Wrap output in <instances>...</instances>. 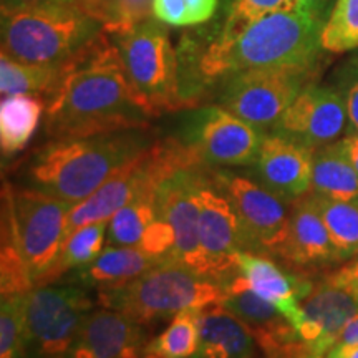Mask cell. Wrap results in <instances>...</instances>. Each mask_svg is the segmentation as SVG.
Here are the masks:
<instances>
[{"mask_svg":"<svg viewBox=\"0 0 358 358\" xmlns=\"http://www.w3.org/2000/svg\"><path fill=\"white\" fill-rule=\"evenodd\" d=\"M324 22L301 10H277L250 24L229 42L186 35L178 47L185 108L201 106L232 75L252 69L319 65Z\"/></svg>","mask_w":358,"mask_h":358,"instance_id":"6da1fadb","label":"cell"},{"mask_svg":"<svg viewBox=\"0 0 358 358\" xmlns=\"http://www.w3.org/2000/svg\"><path fill=\"white\" fill-rule=\"evenodd\" d=\"M43 100V131L50 140L150 128L153 120L105 29L65 62L60 80Z\"/></svg>","mask_w":358,"mask_h":358,"instance_id":"7a4b0ae2","label":"cell"},{"mask_svg":"<svg viewBox=\"0 0 358 358\" xmlns=\"http://www.w3.org/2000/svg\"><path fill=\"white\" fill-rule=\"evenodd\" d=\"M155 141L150 128L50 140L32 155L22 181L75 206L100 189Z\"/></svg>","mask_w":358,"mask_h":358,"instance_id":"3957f363","label":"cell"},{"mask_svg":"<svg viewBox=\"0 0 358 358\" xmlns=\"http://www.w3.org/2000/svg\"><path fill=\"white\" fill-rule=\"evenodd\" d=\"M75 6H2V53L27 65H60L101 32Z\"/></svg>","mask_w":358,"mask_h":358,"instance_id":"277c9868","label":"cell"},{"mask_svg":"<svg viewBox=\"0 0 358 358\" xmlns=\"http://www.w3.org/2000/svg\"><path fill=\"white\" fill-rule=\"evenodd\" d=\"M224 294V285L211 277L182 264L164 262L127 284L98 290V302L146 325L186 308L211 307L222 301Z\"/></svg>","mask_w":358,"mask_h":358,"instance_id":"5b68a950","label":"cell"},{"mask_svg":"<svg viewBox=\"0 0 358 358\" xmlns=\"http://www.w3.org/2000/svg\"><path fill=\"white\" fill-rule=\"evenodd\" d=\"M110 35L118 47L129 83L148 113L156 118L186 110L179 88L178 50L163 22L150 17Z\"/></svg>","mask_w":358,"mask_h":358,"instance_id":"8992f818","label":"cell"},{"mask_svg":"<svg viewBox=\"0 0 358 358\" xmlns=\"http://www.w3.org/2000/svg\"><path fill=\"white\" fill-rule=\"evenodd\" d=\"M71 209L66 201L35 187L3 186L2 224L12 232L35 285L60 256Z\"/></svg>","mask_w":358,"mask_h":358,"instance_id":"52a82bcc","label":"cell"},{"mask_svg":"<svg viewBox=\"0 0 358 358\" xmlns=\"http://www.w3.org/2000/svg\"><path fill=\"white\" fill-rule=\"evenodd\" d=\"M320 69L319 64L241 71L219 85L217 105L267 133L295 98L315 83Z\"/></svg>","mask_w":358,"mask_h":358,"instance_id":"ba28073f","label":"cell"},{"mask_svg":"<svg viewBox=\"0 0 358 358\" xmlns=\"http://www.w3.org/2000/svg\"><path fill=\"white\" fill-rule=\"evenodd\" d=\"M93 310L88 289L75 284L42 285L27 294L25 358H66Z\"/></svg>","mask_w":358,"mask_h":358,"instance_id":"9c48e42d","label":"cell"},{"mask_svg":"<svg viewBox=\"0 0 358 358\" xmlns=\"http://www.w3.org/2000/svg\"><path fill=\"white\" fill-rule=\"evenodd\" d=\"M266 131L221 105L198 106L178 138L209 168H245L256 163Z\"/></svg>","mask_w":358,"mask_h":358,"instance_id":"30bf717a","label":"cell"},{"mask_svg":"<svg viewBox=\"0 0 358 358\" xmlns=\"http://www.w3.org/2000/svg\"><path fill=\"white\" fill-rule=\"evenodd\" d=\"M213 185L231 201L252 252L279 256L289 232V201L267 189L254 176L211 168Z\"/></svg>","mask_w":358,"mask_h":358,"instance_id":"8fae6325","label":"cell"},{"mask_svg":"<svg viewBox=\"0 0 358 358\" xmlns=\"http://www.w3.org/2000/svg\"><path fill=\"white\" fill-rule=\"evenodd\" d=\"M203 163L185 164L168 174L156 187V213L174 231V262L206 275L199 243V189L209 174Z\"/></svg>","mask_w":358,"mask_h":358,"instance_id":"7c38bea8","label":"cell"},{"mask_svg":"<svg viewBox=\"0 0 358 358\" xmlns=\"http://www.w3.org/2000/svg\"><path fill=\"white\" fill-rule=\"evenodd\" d=\"M199 243L206 274L222 285L237 274V252L252 250L231 201L213 185L211 169L199 189Z\"/></svg>","mask_w":358,"mask_h":358,"instance_id":"4fadbf2b","label":"cell"},{"mask_svg":"<svg viewBox=\"0 0 358 358\" xmlns=\"http://www.w3.org/2000/svg\"><path fill=\"white\" fill-rule=\"evenodd\" d=\"M271 131L284 134L313 151L337 141L347 131V110L334 85L312 83L292 101Z\"/></svg>","mask_w":358,"mask_h":358,"instance_id":"5bb4252c","label":"cell"},{"mask_svg":"<svg viewBox=\"0 0 358 358\" xmlns=\"http://www.w3.org/2000/svg\"><path fill=\"white\" fill-rule=\"evenodd\" d=\"M224 289L226 294L219 303L244 322L266 358H312L310 348L294 325L271 302L241 285L234 277L224 284Z\"/></svg>","mask_w":358,"mask_h":358,"instance_id":"9a60e30c","label":"cell"},{"mask_svg":"<svg viewBox=\"0 0 358 358\" xmlns=\"http://www.w3.org/2000/svg\"><path fill=\"white\" fill-rule=\"evenodd\" d=\"M252 174L261 185L289 203L312 187L313 150L279 133H266Z\"/></svg>","mask_w":358,"mask_h":358,"instance_id":"2e32d148","label":"cell"},{"mask_svg":"<svg viewBox=\"0 0 358 358\" xmlns=\"http://www.w3.org/2000/svg\"><path fill=\"white\" fill-rule=\"evenodd\" d=\"M234 279L271 302L295 327L302 317V303L313 290V282L303 274L282 271L266 254L241 250L236 256Z\"/></svg>","mask_w":358,"mask_h":358,"instance_id":"e0dca14e","label":"cell"},{"mask_svg":"<svg viewBox=\"0 0 358 358\" xmlns=\"http://www.w3.org/2000/svg\"><path fill=\"white\" fill-rule=\"evenodd\" d=\"M358 315V299L350 290L325 279L302 302V317L295 327L310 348L312 358H325L345 329Z\"/></svg>","mask_w":358,"mask_h":358,"instance_id":"ac0fdd59","label":"cell"},{"mask_svg":"<svg viewBox=\"0 0 358 358\" xmlns=\"http://www.w3.org/2000/svg\"><path fill=\"white\" fill-rule=\"evenodd\" d=\"M148 342L143 324L113 308H93L66 358H140Z\"/></svg>","mask_w":358,"mask_h":358,"instance_id":"d6986e66","label":"cell"},{"mask_svg":"<svg viewBox=\"0 0 358 358\" xmlns=\"http://www.w3.org/2000/svg\"><path fill=\"white\" fill-rule=\"evenodd\" d=\"M279 257L297 267H322L342 262L310 194L292 203L287 239Z\"/></svg>","mask_w":358,"mask_h":358,"instance_id":"ffe728a7","label":"cell"},{"mask_svg":"<svg viewBox=\"0 0 358 358\" xmlns=\"http://www.w3.org/2000/svg\"><path fill=\"white\" fill-rule=\"evenodd\" d=\"M164 262L166 261L148 254L140 245H108L103 249L96 261L70 272L62 279L64 284L101 290L127 284Z\"/></svg>","mask_w":358,"mask_h":358,"instance_id":"44dd1931","label":"cell"},{"mask_svg":"<svg viewBox=\"0 0 358 358\" xmlns=\"http://www.w3.org/2000/svg\"><path fill=\"white\" fill-rule=\"evenodd\" d=\"M256 338L241 319L221 303L204 308L199 342L191 358H254Z\"/></svg>","mask_w":358,"mask_h":358,"instance_id":"7402d4cb","label":"cell"},{"mask_svg":"<svg viewBox=\"0 0 358 358\" xmlns=\"http://www.w3.org/2000/svg\"><path fill=\"white\" fill-rule=\"evenodd\" d=\"M312 189L332 199H358V171L347 156L342 140L313 151Z\"/></svg>","mask_w":358,"mask_h":358,"instance_id":"603a6c76","label":"cell"},{"mask_svg":"<svg viewBox=\"0 0 358 358\" xmlns=\"http://www.w3.org/2000/svg\"><path fill=\"white\" fill-rule=\"evenodd\" d=\"M45 111V100L35 95L6 96L0 105V148L3 158L20 153L32 140Z\"/></svg>","mask_w":358,"mask_h":358,"instance_id":"cb8c5ba5","label":"cell"},{"mask_svg":"<svg viewBox=\"0 0 358 358\" xmlns=\"http://www.w3.org/2000/svg\"><path fill=\"white\" fill-rule=\"evenodd\" d=\"M106 232H108V221L88 224V226H82L71 232L66 237L55 264L48 268L47 274L37 282L35 287L57 284V280H60L70 272L96 261L106 243Z\"/></svg>","mask_w":358,"mask_h":358,"instance_id":"d4e9b609","label":"cell"},{"mask_svg":"<svg viewBox=\"0 0 358 358\" xmlns=\"http://www.w3.org/2000/svg\"><path fill=\"white\" fill-rule=\"evenodd\" d=\"M340 261L358 256V199L342 201L312 192Z\"/></svg>","mask_w":358,"mask_h":358,"instance_id":"484cf974","label":"cell"},{"mask_svg":"<svg viewBox=\"0 0 358 358\" xmlns=\"http://www.w3.org/2000/svg\"><path fill=\"white\" fill-rule=\"evenodd\" d=\"M65 64V62H64ZM60 65H27L0 57V93L2 96L35 95L45 98L55 88L62 75Z\"/></svg>","mask_w":358,"mask_h":358,"instance_id":"4316f807","label":"cell"},{"mask_svg":"<svg viewBox=\"0 0 358 358\" xmlns=\"http://www.w3.org/2000/svg\"><path fill=\"white\" fill-rule=\"evenodd\" d=\"M204 308H186L176 313L158 337L150 340L145 355L158 358H191L199 342V322Z\"/></svg>","mask_w":358,"mask_h":358,"instance_id":"83f0119b","label":"cell"},{"mask_svg":"<svg viewBox=\"0 0 358 358\" xmlns=\"http://www.w3.org/2000/svg\"><path fill=\"white\" fill-rule=\"evenodd\" d=\"M277 10H295V0H227L216 29L206 30L199 37L211 42H229L261 17Z\"/></svg>","mask_w":358,"mask_h":358,"instance_id":"f1b7e54d","label":"cell"},{"mask_svg":"<svg viewBox=\"0 0 358 358\" xmlns=\"http://www.w3.org/2000/svg\"><path fill=\"white\" fill-rule=\"evenodd\" d=\"M155 191L141 192L124 204L108 221L106 243L110 245H140L143 234L158 217Z\"/></svg>","mask_w":358,"mask_h":358,"instance_id":"f546056e","label":"cell"},{"mask_svg":"<svg viewBox=\"0 0 358 358\" xmlns=\"http://www.w3.org/2000/svg\"><path fill=\"white\" fill-rule=\"evenodd\" d=\"M322 48L330 53H343L358 48V0H337L324 30Z\"/></svg>","mask_w":358,"mask_h":358,"instance_id":"4dcf8cb0","label":"cell"},{"mask_svg":"<svg viewBox=\"0 0 358 358\" xmlns=\"http://www.w3.org/2000/svg\"><path fill=\"white\" fill-rule=\"evenodd\" d=\"M35 289V282L22 256L12 232L2 224V252H0V294L2 297L29 294Z\"/></svg>","mask_w":358,"mask_h":358,"instance_id":"1f68e13d","label":"cell"},{"mask_svg":"<svg viewBox=\"0 0 358 358\" xmlns=\"http://www.w3.org/2000/svg\"><path fill=\"white\" fill-rule=\"evenodd\" d=\"M25 301L27 294L2 297V303H0V358H25Z\"/></svg>","mask_w":358,"mask_h":358,"instance_id":"d6a6232c","label":"cell"},{"mask_svg":"<svg viewBox=\"0 0 358 358\" xmlns=\"http://www.w3.org/2000/svg\"><path fill=\"white\" fill-rule=\"evenodd\" d=\"M151 13H153V0H111L100 24L106 32L115 34L138 22L150 19Z\"/></svg>","mask_w":358,"mask_h":358,"instance_id":"836d02e7","label":"cell"},{"mask_svg":"<svg viewBox=\"0 0 358 358\" xmlns=\"http://www.w3.org/2000/svg\"><path fill=\"white\" fill-rule=\"evenodd\" d=\"M334 87L343 98L347 110V134L358 133V62L353 58L337 73Z\"/></svg>","mask_w":358,"mask_h":358,"instance_id":"e575fe53","label":"cell"},{"mask_svg":"<svg viewBox=\"0 0 358 358\" xmlns=\"http://www.w3.org/2000/svg\"><path fill=\"white\" fill-rule=\"evenodd\" d=\"M174 243H176V237H174L171 226L166 221H163V219L156 217L153 224L143 234L140 248L145 249L151 256L163 259L166 262H174Z\"/></svg>","mask_w":358,"mask_h":358,"instance_id":"d590c367","label":"cell"},{"mask_svg":"<svg viewBox=\"0 0 358 358\" xmlns=\"http://www.w3.org/2000/svg\"><path fill=\"white\" fill-rule=\"evenodd\" d=\"M153 13L158 20L173 27H189L185 0H153Z\"/></svg>","mask_w":358,"mask_h":358,"instance_id":"8d00e7d4","label":"cell"},{"mask_svg":"<svg viewBox=\"0 0 358 358\" xmlns=\"http://www.w3.org/2000/svg\"><path fill=\"white\" fill-rule=\"evenodd\" d=\"M191 25L206 24L216 15L219 0H185Z\"/></svg>","mask_w":358,"mask_h":358,"instance_id":"74e56055","label":"cell"},{"mask_svg":"<svg viewBox=\"0 0 358 358\" xmlns=\"http://www.w3.org/2000/svg\"><path fill=\"white\" fill-rule=\"evenodd\" d=\"M335 3L337 0H295V8L325 24Z\"/></svg>","mask_w":358,"mask_h":358,"instance_id":"f35d334b","label":"cell"},{"mask_svg":"<svg viewBox=\"0 0 358 358\" xmlns=\"http://www.w3.org/2000/svg\"><path fill=\"white\" fill-rule=\"evenodd\" d=\"M327 279L332 280L334 284L348 289L358 299V261L352 262L350 266L340 268V271H337L332 275H329Z\"/></svg>","mask_w":358,"mask_h":358,"instance_id":"ab89813d","label":"cell"},{"mask_svg":"<svg viewBox=\"0 0 358 358\" xmlns=\"http://www.w3.org/2000/svg\"><path fill=\"white\" fill-rule=\"evenodd\" d=\"M78 0H2V6H24V7H40V6H75Z\"/></svg>","mask_w":358,"mask_h":358,"instance_id":"60d3db41","label":"cell"},{"mask_svg":"<svg viewBox=\"0 0 358 358\" xmlns=\"http://www.w3.org/2000/svg\"><path fill=\"white\" fill-rule=\"evenodd\" d=\"M78 2H80V6L85 8V12L90 13L93 19H96L98 22H100L103 13H105V10L111 3V0H78Z\"/></svg>","mask_w":358,"mask_h":358,"instance_id":"b9f144b4","label":"cell"},{"mask_svg":"<svg viewBox=\"0 0 358 358\" xmlns=\"http://www.w3.org/2000/svg\"><path fill=\"white\" fill-rule=\"evenodd\" d=\"M325 358H358V343H335Z\"/></svg>","mask_w":358,"mask_h":358,"instance_id":"7bdbcfd3","label":"cell"},{"mask_svg":"<svg viewBox=\"0 0 358 358\" xmlns=\"http://www.w3.org/2000/svg\"><path fill=\"white\" fill-rule=\"evenodd\" d=\"M342 143H343V148H345V151H347V156L350 158L352 164L358 171V133L347 134V136L342 140Z\"/></svg>","mask_w":358,"mask_h":358,"instance_id":"ee69618b","label":"cell"},{"mask_svg":"<svg viewBox=\"0 0 358 358\" xmlns=\"http://www.w3.org/2000/svg\"><path fill=\"white\" fill-rule=\"evenodd\" d=\"M337 343H358V315L348 322L340 334Z\"/></svg>","mask_w":358,"mask_h":358,"instance_id":"f6af8a7d","label":"cell"},{"mask_svg":"<svg viewBox=\"0 0 358 358\" xmlns=\"http://www.w3.org/2000/svg\"><path fill=\"white\" fill-rule=\"evenodd\" d=\"M145 358H158V357H155V355H145Z\"/></svg>","mask_w":358,"mask_h":358,"instance_id":"bcb514c9","label":"cell"},{"mask_svg":"<svg viewBox=\"0 0 358 358\" xmlns=\"http://www.w3.org/2000/svg\"><path fill=\"white\" fill-rule=\"evenodd\" d=\"M355 60H357V62H358V57H355Z\"/></svg>","mask_w":358,"mask_h":358,"instance_id":"7dc6e473","label":"cell"}]
</instances>
